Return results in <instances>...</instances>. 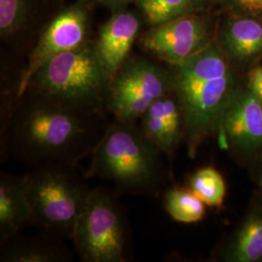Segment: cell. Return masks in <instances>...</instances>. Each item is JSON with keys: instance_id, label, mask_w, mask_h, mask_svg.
<instances>
[{"instance_id": "cell-6", "label": "cell", "mask_w": 262, "mask_h": 262, "mask_svg": "<svg viewBox=\"0 0 262 262\" xmlns=\"http://www.w3.org/2000/svg\"><path fill=\"white\" fill-rule=\"evenodd\" d=\"M71 238L83 261L127 260V222L113 192L103 187L91 190Z\"/></svg>"}, {"instance_id": "cell-24", "label": "cell", "mask_w": 262, "mask_h": 262, "mask_svg": "<svg viewBox=\"0 0 262 262\" xmlns=\"http://www.w3.org/2000/svg\"><path fill=\"white\" fill-rule=\"evenodd\" d=\"M104 3L109 4V5H121L125 2H127L128 0H101Z\"/></svg>"}, {"instance_id": "cell-22", "label": "cell", "mask_w": 262, "mask_h": 262, "mask_svg": "<svg viewBox=\"0 0 262 262\" xmlns=\"http://www.w3.org/2000/svg\"><path fill=\"white\" fill-rule=\"evenodd\" d=\"M235 9L243 14H262V0H230Z\"/></svg>"}, {"instance_id": "cell-3", "label": "cell", "mask_w": 262, "mask_h": 262, "mask_svg": "<svg viewBox=\"0 0 262 262\" xmlns=\"http://www.w3.org/2000/svg\"><path fill=\"white\" fill-rule=\"evenodd\" d=\"M162 152L133 123L116 121L92 152L90 175L131 193H152L162 179Z\"/></svg>"}, {"instance_id": "cell-8", "label": "cell", "mask_w": 262, "mask_h": 262, "mask_svg": "<svg viewBox=\"0 0 262 262\" xmlns=\"http://www.w3.org/2000/svg\"><path fill=\"white\" fill-rule=\"evenodd\" d=\"M209 44L210 32L205 21L191 15L156 26L143 41L147 51L173 66L181 64Z\"/></svg>"}, {"instance_id": "cell-15", "label": "cell", "mask_w": 262, "mask_h": 262, "mask_svg": "<svg viewBox=\"0 0 262 262\" xmlns=\"http://www.w3.org/2000/svg\"><path fill=\"white\" fill-rule=\"evenodd\" d=\"M220 41L225 55L247 63L262 55V24L252 18L228 21L221 31Z\"/></svg>"}, {"instance_id": "cell-9", "label": "cell", "mask_w": 262, "mask_h": 262, "mask_svg": "<svg viewBox=\"0 0 262 262\" xmlns=\"http://www.w3.org/2000/svg\"><path fill=\"white\" fill-rule=\"evenodd\" d=\"M86 15L82 7L73 6L60 13L46 28L32 51L19 79L17 98L23 96L38 69L52 57L84 45Z\"/></svg>"}, {"instance_id": "cell-19", "label": "cell", "mask_w": 262, "mask_h": 262, "mask_svg": "<svg viewBox=\"0 0 262 262\" xmlns=\"http://www.w3.org/2000/svg\"><path fill=\"white\" fill-rule=\"evenodd\" d=\"M140 3L148 21L154 26L184 16L192 8L191 0H141Z\"/></svg>"}, {"instance_id": "cell-5", "label": "cell", "mask_w": 262, "mask_h": 262, "mask_svg": "<svg viewBox=\"0 0 262 262\" xmlns=\"http://www.w3.org/2000/svg\"><path fill=\"white\" fill-rule=\"evenodd\" d=\"M25 180L34 225L52 233L72 237L92 190L77 177L73 166L36 167Z\"/></svg>"}, {"instance_id": "cell-20", "label": "cell", "mask_w": 262, "mask_h": 262, "mask_svg": "<svg viewBox=\"0 0 262 262\" xmlns=\"http://www.w3.org/2000/svg\"><path fill=\"white\" fill-rule=\"evenodd\" d=\"M26 18V0H0V32L2 37H9L18 32Z\"/></svg>"}, {"instance_id": "cell-18", "label": "cell", "mask_w": 262, "mask_h": 262, "mask_svg": "<svg viewBox=\"0 0 262 262\" xmlns=\"http://www.w3.org/2000/svg\"><path fill=\"white\" fill-rule=\"evenodd\" d=\"M188 188L207 206L222 207L226 186L222 174L214 167L198 169L188 180Z\"/></svg>"}, {"instance_id": "cell-10", "label": "cell", "mask_w": 262, "mask_h": 262, "mask_svg": "<svg viewBox=\"0 0 262 262\" xmlns=\"http://www.w3.org/2000/svg\"><path fill=\"white\" fill-rule=\"evenodd\" d=\"M223 149L246 154L262 150V103L248 89L238 88L216 133Z\"/></svg>"}, {"instance_id": "cell-13", "label": "cell", "mask_w": 262, "mask_h": 262, "mask_svg": "<svg viewBox=\"0 0 262 262\" xmlns=\"http://www.w3.org/2000/svg\"><path fill=\"white\" fill-rule=\"evenodd\" d=\"M34 225L25 176L1 173L0 177V242L5 245L19 237L28 225Z\"/></svg>"}, {"instance_id": "cell-14", "label": "cell", "mask_w": 262, "mask_h": 262, "mask_svg": "<svg viewBox=\"0 0 262 262\" xmlns=\"http://www.w3.org/2000/svg\"><path fill=\"white\" fill-rule=\"evenodd\" d=\"M220 258L228 262L262 261V200L221 248Z\"/></svg>"}, {"instance_id": "cell-1", "label": "cell", "mask_w": 262, "mask_h": 262, "mask_svg": "<svg viewBox=\"0 0 262 262\" xmlns=\"http://www.w3.org/2000/svg\"><path fill=\"white\" fill-rule=\"evenodd\" d=\"M29 95L17 98L19 104L5 122V142L14 156L36 167H74L93 152L102 136H98L100 114L81 111L36 93Z\"/></svg>"}, {"instance_id": "cell-25", "label": "cell", "mask_w": 262, "mask_h": 262, "mask_svg": "<svg viewBox=\"0 0 262 262\" xmlns=\"http://www.w3.org/2000/svg\"><path fill=\"white\" fill-rule=\"evenodd\" d=\"M258 183H259V186H260L262 189V173L260 174V176H259V179H258Z\"/></svg>"}, {"instance_id": "cell-4", "label": "cell", "mask_w": 262, "mask_h": 262, "mask_svg": "<svg viewBox=\"0 0 262 262\" xmlns=\"http://www.w3.org/2000/svg\"><path fill=\"white\" fill-rule=\"evenodd\" d=\"M111 80L95 49L82 47L52 57L31 78L26 92L43 95L81 111L100 114Z\"/></svg>"}, {"instance_id": "cell-23", "label": "cell", "mask_w": 262, "mask_h": 262, "mask_svg": "<svg viewBox=\"0 0 262 262\" xmlns=\"http://www.w3.org/2000/svg\"><path fill=\"white\" fill-rule=\"evenodd\" d=\"M214 0H191V3H192V8H197V7H201V6H204L207 5L211 2H213Z\"/></svg>"}, {"instance_id": "cell-16", "label": "cell", "mask_w": 262, "mask_h": 262, "mask_svg": "<svg viewBox=\"0 0 262 262\" xmlns=\"http://www.w3.org/2000/svg\"><path fill=\"white\" fill-rule=\"evenodd\" d=\"M0 260L4 262H64L70 254L60 244L51 238L19 237L4 245Z\"/></svg>"}, {"instance_id": "cell-17", "label": "cell", "mask_w": 262, "mask_h": 262, "mask_svg": "<svg viewBox=\"0 0 262 262\" xmlns=\"http://www.w3.org/2000/svg\"><path fill=\"white\" fill-rule=\"evenodd\" d=\"M206 204L189 188L173 187L164 196V208L174 221L182 224L200 222L206 213Z\"/></svg>"}, {"instance_id": "cell-2", "label": "cell", "mask_w": 262, "mask_h": 262, "mask_svg": "<svg viewBox=\"0 0 262 262\" xmlns=\"http://www.w3.org/2000/svg\"><path fill=\"white\" fill-rule=\"evenodd\" d=\"M175 67L173 92L184 113L187 154L194 159L201 144L217 133L238 86L228 56L213 43Z\"/></svg>"}, {"instance_id": "cell-12", "label": "cell", "mask_w": 262, "mask_h": 262, "mask_svg": "<svg viewBox=\"0 0 262 262\" xmlns=\"http://www.w3.org/2000/svg\"><path fill=\"white\" fill-rule=\"evenodd\" d=\"M138 30L139 20L130 12L114 15L101 28L94 49L111 82L128 56Z\"/></svg>"}, {"instance_id": "cell-7", "label": "cell", "mask_w": 262, "mask_h": 262, "mask_svg": "<svg viewBox=\"0 0 262 262\" xmlns=\"http://www.w3.org/2000/svg\"><path fill=\"white\" fill-rule=\"evenodd\" d=\"M173 78L159 66L145 59L122 67L110 84L109 110L116 121L134 123L150 104L173 92Z\"/></svg>"}, {"instance_id": "cell-21", "label": "cell", "mask_w": 262, "mask_h": 262, "mask_svg": "<svg viewBox=\"0 0 262 262\" xmlns=\"http://www.w3.org/2000/svg\"><path fill=\"white\" fill-rule=\"evenodd\" d=\"M247 88L262 103V66L253 67L248 74Z\"/></svg>"}, {"instance_id": "cell-11", "label": "cell", "mask_w": 262, "mask_h": 262, "mask_svg": "<svg viewBox=\"0 0 262 262\" xmlns=\"http://www.w3.org/2000/svg\"><path fill=\"white\" fill-rule=\"evenodd\" d=\"M140 120L143 134L163 155L173 159L181 142L186 138L184 113L175 93L171 92L154 101Z\"/></svg>"}]
</instances>
